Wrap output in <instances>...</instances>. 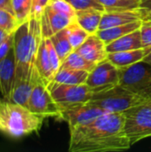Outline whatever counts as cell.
<instances>
[{"mask_svg":"<svg viewBox=\"0 0 151 152\" xmlns=\"http://www.w3.org/2000/svg\"><path fill=\"white\" fill-rule=\"evenodd\" d=\"M125 113L105 112L69 130L70 152H119L131 148Z\"/></svg>","mask_w":151,"mask_h":152,"instance_id":"obj_1","label":"cell"},{"mask_svg":"<svg viewBox=\"0 0 151 152\" xmlns=\"http://www.w3.org/2000/svg\"><path fill=\"white\" fill-rule=\"evenodd\" d=\"M44 119L18 103L3 102L0 106V132L12 138L17 139L37 132Z\"/></svg>","mask_w":151,"mask_h":152,"instance_id":"obj_2","label":"cell"},{"mask_svg":"<svg viewBox=\"0 0 151 152\" xmlns=\"http://www.w3.org/2000/svg\"><path fill=\"white\" fill-rule=\"evenodd\" d=\"M42 37L41 21L38 19L30 18L19 26L14 32L16 68L30 69L36 67V58Z\"/></svg>","mask_w":151,"mask_h":152,"instance_id":"obj_3","label":"cell"},{"mask_svg":"<svg viewBox=\"0 0 151 152\" xmlns=\"http://www.w3.org/2000/svg\"><path fill=\"white\" fill-rule=\"evenodd\" d=\"M89 102L101 108L106 112L124 113L149 101L130 92L118 84L109 89L93 92Z\"/></svg>","mask_w":151,"mask_h":152,"instance_id":"obj_4","label":"cell"},{"mask_svg":"<svg viewBox=\"0 0 151 152\" xmlns=\"http://www.w3.org/2000/svg\"><path fill=\"white\" fill-rule=\"evenodd\" d=\"M119 85L130 92L151 101V65L138 61L133 65L118 69Z\"/></svg>","mask_w":151,"mask_h":152,"instance_id":"obj_5","label":"cell"},{"mask_svg":"<svg viewBox=\"0 0 151 152\" xmlns=\"http://www.w3.org/2000/svg\"><path fill=\"white\" fill-rule=\"evenodd\" d=\"M125 113V129L131 145L151 137V107L146 102Z\"/></svg>","mask_w":151,"mask_h":152,"instance_id":"obj_6","label":"cell"},{"mask_svg":"<svg viewBox=\"0 0 151 152\" xmlns=\"http://www.w3.org/2000/svg\"><path fill=\"white\" fill-rule=\"evenodd\" d=\"M26 107L33 113L44 118H61L60 105L55 102L47 86L43 81H38L35 85Z\"/></svg>","mask_w":151,"mask_h":152,"instance_id":"obj_7","label":"cell"},{"mask_svg":"<svg viewBox=\"0 0 151 152\" xmlns=\"http://www.w3.org/2000/svg\"><path fill=\"white\" fill-rule=\"evenodd\" d=\"M47 87L60 106L89 102L93 93L86 84L69 85L52 81Z\"/></svg>","mask_w":151,"mask_h":152,"instance_id":"obj_8","label":"cell"},{"mask_svg":"<svg viewBox=\"0 0 151 152\" xmlns=\"http://www.w3.org/2000/svg\"><path fill=\"white\" fill-rule=\"evenodd\" d=\"M61 118L68 123L69 130L85 124L106 111L90 102L60 106Z\"/></svg>","mask_w":151,"mask_h":152,"instance_id":"obj_9","label":"cell"},{"mask_svg":"<svg viewBox=\"0 0 151 152\" xmlns=\"http://www.w3.org/2000/svg\"><path fill=\"white\" fill-rule=\"evenodd\" d=\"M119 83V70L108 59L99 62L89 72L85 84L93 92L111 88Z\"/></svg>","mask_w":151,"mask_h":152,"instance_id":"obj_10","label":"cell"},{"mask_svg":"<svg viewBox=\"0 0 151 152\" xmlns=\"http://www.w3.org/2000/svg\"><path fill=\"white\" fill-rule=\"evenodd\" d=\"M74 20H76V19L71 18L48 4L40 19L42 35L44 37L49 38L58 31L66 28Z\"/></svg>","mask_w":151,"mask_h":152,"instance_id":"obj_11","label":"cell"},{"mask_svg":"<svg viewBox=\"0 0 151 152\" xmlns=\"http://www.w3.org/2000/svg\"><path fill=\"white\" fill-rule=\"evenodd\" d=\"M16 71L14 48L0 61V98L2 102H10Z\"/></svg>","mask_w":151,"mask_h":152,"instance_id":"obj_12","label":"cell"},{"mask_svg":"<svg viewBox=\"0 0 151 152\" xmlns=\"http://www.w3.org/2000/svg\"><path fill=\"white\" fill-rule=\"evenodd\" d=\"M75 51L95 64L106 60L109 53L105 42L97 34H90L85 41Z\"/></svg>","mask_w":151,"mask_h":152,"instance_id":"obj_13","label":"cell"},{"mask_svg":"<svg viewBox=\"0 0 151 152\" xmlns=\"http://www.w3.org/2000/svg\"><path fill=\"white\" fill-rule=\"evenodd\" d=\"M137 20H141V18L136 9L125 11H105L103 12L99 29L125 25Z\"/></svg>","mask_w":151,"mask_h":152,"instance_id":"obj_14","label":"cell"},{"mask_svg":"<svg viewBox=\"0 0 151 152\" xmlns=\"http://www.w3.org/2000/svg\"><path fill=\"white\" fill-rule=\"evenodd\" d=\"M150 48V46L142 47L135 50H130V51L109 53L107 59L117 68L122 69L142 61L144 57L148 54Z\"/></svg>","mask_w":151,"mask_h":152,"instance_id":"obj_15","label":"cell"},{"mask_svg":"<svg viewBox=\"0 0 151 152\" xmlns=\"http://www.w3.org/2000/svg\"><path fill=\"white\" fill-rule=\"evenodd\" d=\"M35 66L44 84L48 86L49 83L53 80L55 74L52 68V64L50 61V58H49V54H48V51L46 47L45 37H42L38 51H37Z\"/></svg>","mask_w":151,"mask_h":152,"instance_id":"obj_16","label":"cell"},{"mask_svg":"<svg viewBox=\"0 0 151 152\" xmlns=\"http://www.w3.org/2000/svg\"><path fill=\"white\" fill-rule=\"evenodd\" d=\"M142 42L141 37V30L137 29L127 35H125L106 45L108 53L124 52L142 48Z\"/></svg>","mask_w":151,"mask_h":152,"instance_id":"obj_17","label":"cell"},{"mask_svg":"<svg viewBox=\"0 0 151 152\" xmlns=\"http://www.w3.org/2000/svg\"><path fill=\"white\" fill-rule=\"evenodd\" d=\"M103 12L93 8L78 10L76 12V20L89 34H96L99 30Z\"/></svg>","mask_w":151,"mask_h":152,"instance_id":"obj_18","label":"cell"},{"mask_svg":"<svg viewBox=\"0 0 151 152\" xmlns=\"http://www.w3.org/2000/svg\"><path fill=\"white\" fill-rule=\"evenodd\" d=\"M142 23V20H137V21L127 23L125 25L116 26V27H112V28H109L105 29H99L96 32V34L107 45L125 35H127L133 31L140 29Z\"/></svg>","mask_w":151,"mask_h":152,"instance_id":"obj_19","label":"cell"},{"mask_svg":"<svg viewBox=\"0 0 151 152\" xmlns=\"http://www.w3.org/2000/svg\"><path fill=\"white\" fill-rule=\"evenodd\" d=\"M89 72L86 70L61 68L55 74L53 81L69 85H82L85 84Z\"/></svg>","mask_w":151,"mask_h":152,"instance_id":"obj_20","label":"cell"},{"mask_svg":"<svg viewBox=\"0 0 151 152\" xmlns=\"http://www.w3.org/2000/svg\"><path fill=\"white\" fill-rule=\"evenodd\" d=\"M61 61V62L73 52L75 51L69 39L67 28L61 29L49 37Z\"/></svg>","mask_w":151,"mask_h":152,"instance_id":"obj_21","label":"cell"},{"mask_svg":"<svg viewBox=\"0 0 151 152\" xmlns=\"http://www.w3.org/2000/svg\"><path fill=\"white\" fill-rule=\"evenodd\" d=\"M96 66L95 63L86 60L81 54L73 51L62 62L61 68L67 69H81L91 72L93 68Z\"/></svg>","mask_w":151,"mask_h":152,"instance_id":"obj_22","label":"cell"},{"mask_svg":"<svg viewBox=\"0 0 151 152\" xmlns=\"http://www.w3.org/2000/svg\"><path fill=\"white\" fill-rule=\"evenodd\" d=\"M66 28H67L69 39L70 44H71L74 50L78 48L85 41V39L88 37V36L90 35L86 30H85L77 22V20H74Z\"/></svg>","mask_w":151,"mask_h":152,"instance_id":"obj_23","label":"cell"},{"mask_svg":"<svg viewBox=\"0 0 151 152\" xmlns=\"http://www.w3.org/2000/svg\"><path fill=\"white\" fill-rule=\"evenodd\" d=\"M105 11H125L139 8L142 0H98Z\"/></svg>","mask_w":151,"mask_h":152,"instance_id":"obj_24","label":"cell"},{"mask_svg":"<svg viewBox=\"0 0 151 152\" xmlns=\"http://www.w3.org/2000/svg\"><path fill=\"white\" fill-rule=\"evenodd\" d=\"M12 7L20 24L30 19L32 0H12Z\"/></svg>","mask_w":151,"mask_h":152,"instance_id":"obj_25","label":"cell"},{"mask_svg":"<svg viewBox=\"0 0 151 152\" xmlns=\"http://www.w3.org/2000/svg\"><path fill=\"white\" fill-rule=\"evenodd\" d=\"M20 25L15 15L4 9L0 8V28L9 33H14Z\"/></svg>","mask_w":151,"mask_h":152,"instance_id":"obj_26","label":"cell"},{"mask_svg":"<svg viewBox=\"0 0 151 152\" xmlns=\"http://www.w3.org/2000/svg\"><path fill=\"white\" fill-rule=\"evenodd\" d=\"M66 1L69 2L75 8L76 11L93 8L105 12L104 7L98 0H66Z\"/></svg>","mask_w":151,"mask_h":152,"instance_id":"obj_27","label":"cell"},{"mask_svg":"<svg viewBox=\"0 0 151 152\" xmlns=\"http://www.w3.org/2000/svg\"><path fill=\"white\" fill-rule=\"evenodd\" d=\"M45 42H46V47H47V51H48V54H49V58H50V61L52 64V68L54 72V74H56L58 72V70L61 69V61L51 41L50 38L45 37Z\"/></svg>","mask_w":151,"mask_h":152,"instance_id":"obj_28","label":"cell"},{"mask_svg":"<svg viewBox=\"0 0 151 152\" xmlns=\"http://www.w3.org/2000/svg\"><path fill=\"white\" fill-rule=\"evenodd\" d=\"M52 7H53L54 9L66 13L67 15L70 16L73 19H76V12L77 11L75 10V8L66 0H51L50 4H49Z\"/></svg>","mask_w":151,"mask_h":152,"instance_id":"obj_29","label":"cell"},{"mask_svg":"<svg viewBox=\"0 0 151 152\" xmlns=\"http://www.w3.org/2000/svg\"><path fill=\"white\" fill-rule=\"evenodd\" d=\"M50 2L51 0H32L30 18H36L40 20L44 9L47 7Z\"/></svg>","mask_w":151,"mask_h":152,"instance_id":"obj_30","label":"cell"},{"mask_svg":"<svg viewBox=\"0 0 151 152\" xmlns=\"http://www.w3.org/2000/svg\"><path fill=\"white\" fill-rule=\"evenodd\" d=\"M14 46V33L10 34L0 44V61H2Z\"/></svg>","mask_w":151,"mask_h":152,"instance_id":"obj_31","label":"cell"},{"mask_svg":"<svg viewBox=\"0 0 151 152\" xmlns=\"http://www.w3.org/2000/svg\"><path fill=\"white\" fill-rule=\"evenodd\" d=\"M140 30L143 47L151 46V23L142 22Z\"/></svg>","mask_w":151,"mask_h":152,"instance_id":"obj_32","label":"cell"},{"mask_svg":"<svg viewBox=\"0 0 151 152\" xmlns=\"http://www.w3.org/2000/svg\"><path fill=\"white\" fill-rule=\"evenodd\" d=\"M0 8L7 10L13 13L12 7V0H0Z\"/></svg>","mask_w":151,"mask_h":152,"instance_id":"obj_33","label":"cell"},{"mask_svg":"<svg viewBox=\"0 0 151 152\" xmlns=\"http://www.w3.org/2000/svg\"><path fill=\"white\" fill-rule=\"evenodd\" d=\"M139 8L151 12V0H142Z\"/></svg>","mask_w":151,"mask_h":152,"instance_id":"obj_34","label":"cell"},{"mask_svg":"<svg viewBox=\"0 0 151 152\" xmlns=\"http://www.w3.org/2000/svg\"><path fill=\"white\" fill-rule=\"evenodd\" d=\"M10 34H12V33H9V32H7L6 30H4V29H3V28H0V44L10 35Z\"/></svg>","mask_w":151,"mask_h":152,"instance_id":"obj_35","label":"cell"},{"mask_svg":"<svg viewBox=\"0 0 151 152\" xmlns=\"http://www.w3.org/2000/svg\"><path fill=\"white\" fill-rule=\"evenodd\" d=\"M142 61L151 65V46H150V51H149L148 54L144 57V59H143Z\"/></svg>","mask_w":151,"mask_h":152,"instance_id":"obj_36","label":"cell"},{"mask_svg":"<svg viewBox=\"0 0 151 152\" xmlns=\"http://www.w3.org/2000/svg\"><path fill=\"white\" fill-rule=\"evenodd\" d=\"M147 103H148V104H149V105H150V107H151V101H150V102H148Z\"/></svg>","mask_w":151,"mask_h":152,"instance_id":"obj_37","label":"cell"},{"mask_svg":"<svg viewBox=\"0 0 151 152\" xmlns=\"http://www.w3.org/2000/svg\"><path fill=\"white\" fill-rule=\"evenodd\" d=\"M2 102H2V100H1V98H0V106H1V104H2Z\"/></svg>","mask_w":151,"mask_h":152,"instance_id":"obj_38","label":"cell"}]
</instances>
